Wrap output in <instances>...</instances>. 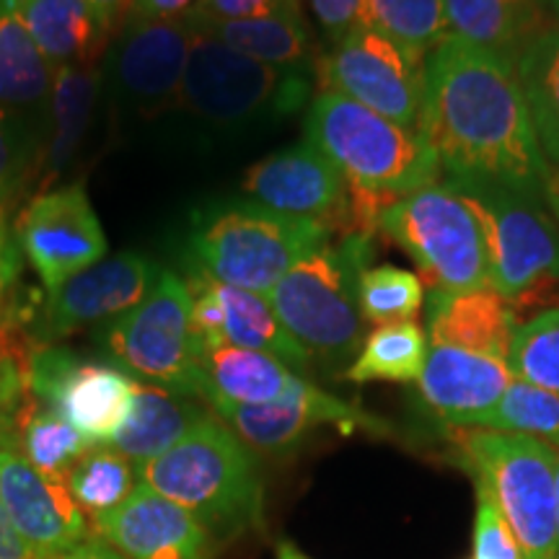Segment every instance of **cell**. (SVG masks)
Returning <instances> with one entry per match:
<instances>
[{"label": "cell", "instance_id": "4316f807", "mask_svg": "<svg viewBox=\"0 0 559 559\" xmlns=\"http://www.w3.org/2000/svg\"><path fill=\"white\" fill-rule=\"evenodd\" d=\"M190 21V19H187ZM198 29L213 34L223 45L247 55L272 68L309 70L311 62V34L300 9L280 11L262 19L239 21H190Z\"/></svg>", "mask_w": 559, "mask_h": 559}, {"label": "cell", "instance_id": "ffe728a7", "mask_svg": "<svg viewBox=\"0 0 559 559\" xmlns=\"http://www.w3.org/2000/svg\"><path fill=\"white\" fill-rule=\"evenodd\" d=\"M91 531L124 559H213L210 531L143 481L122 506L91 521Z\"/></svg>", "mask_w": 559, "mask_h": 559}, {"label": "cell", "instance_id": "44dd1931", "mask_svg": "<svg viewBox=\"0 0 559 559\" xmlns=\"http://www.w3.org/2000/svg\"><path fill=\"white\" fill-rule=\"evenodd\" d=\"M510 383L513 373L506 360L432 345L417 379V394L445 428H466L502 400Z\"/></svg>", "mask_w": 559, "mask_h": 559}, {"label": "cell", "instance_id": "52a82bcc", "mask_svg": "<svg viewBox=\"0 0 559 559\" xmlns=\"http://www.w3.org/2000/svg\"><path fill=\"white\" fill-rule=\"evenodd\" d=\"M306 73L309 70L272 68L247 58L192 26L179 107L213 128H247L262 117L290 115L304 107L311 94Z\"/></svg>", "mask_w": 559, "mask_h": 559}, {"label": "cell", "instance_id": "cb8c5ba5", "mask_svg": "<svg viewBox=\"0 0 559 559\" xmlns=\"http://www.w3.org/2000/svg\"><path fill=\"white\" fill-rule=\"evenodd\" d=\"M205 415V402L198 396L179 394L153 381H135L132 412L111 440V449L140 466L177 445Z\"/></svg>", "mask_w": 559, "mask_h": 559}, {"label": "cell", "instance_id": "83f0119b", "mask_svg": "<svg viewBox=\"0 0 559 559\" xmlns=\"http://www.w3.org/2000/svg\"><path fill=\"white\" fill-rule=\"evenodd\" d=\"M102 73L94 66H62L55 68L50 91V117L52 130L47 148L41 153V181L50 185L68 169L86 138L91 115H94L96 96H99Z\"/></svg>", "mask_w": 559, "mask_h": 559}, {"label": "cell", "instance_id": "d6986e66", "mask_svg": "<svg viewBox=\"0 0 559 559\" xmlns=\"http://www.w3.org/2000/svg\"><path fill=\"white\" fill-rule=\"evenodd\" d=\"M192 24L187 19H124L111 50V73L132 107L143 115L179 104Z\"/></svg>", "mask_w": 559, "mask_h": 559}, {"label": "cell", "instance_id": "c3c4849f", "mask_svg": "<svg viewBox=\"0 0 559 559\" xmlns=\"http://www.w3.org/2000/svg\"><path fill=\"white\" fill-rule=\"evenodd\" d=\"M277 559H309V557H306L304 551L296 547V544L280 542L277 544Z\"/></svg>", "mask_w": 559, "mask_h": 559}, {"label": "cell", "instance_id": "681fc988", "mask_svg": "<svg viewBox=\"0 0 559 559\" xmlns=\"http://www.w3.org/2000/svg\"><path fill=\"white\" fill-rule=\"evenodd\" d=\"M555 500H557V557H559V449L555 445Z\"/></svg>", "mask_w": 559, "mask_h": 559}, {"label": "cell", "instance_id": "7c38bea8", "mask_svg": "<svg viewBox=\"0 0 559 559\" xmlns=\"http://www.w3.org/2000/svg\"><path fill=\"white\" fill-rule=\"evenodd\" d=\"M32 394L91 443H111L132 412L135 381L107 362L81 360L70 349L39 345L29 362Z\"/></svg>", "mask_w": 559, "mask_h": 559}, {"label": "cell", "instance_id": "5b68a950", "mask_svg": "<svg viewBox=\"0 0 559 559\" xmlns=\"http://www.w3.org/2000/svg\"><path fill=\"white\" fill-rule=\"evenodd\" d=\"M373 236L345 234L340 247L309 251L272 288L280 324L313 358L342 366L362 345L358 277L366 270Z\"/></svg>", "mask_w": 559, "mask_h": 559}, {"label": "cell", "instance_id": "e575fe53", "mask_svg": "<svg viewBox=\"0 0 559 559\" xmlns=\"http://www.w3.org/2000/svg\"><path fill=\"white\" fill-rule=\"evenodd\" d=\"M91 449H96V443H91L83 432L75 430L68 419H62L50 407H37L32 412L16 443L21 456L29 461L34 469L50 474V477H68L75 461L86 456Z\"/></svg>", "mask_w": 559, "mask_h": 559}, {"label": "cell", "instance_id": "9a60e30c", "mask_svg": "<svg viewBox=\"0 0 559 559\" xmlns=\"http://www.w3.org/2000/svg\"><path fill=\"white\" fill-rule=\"evenodd\" d=\"M243 190L280 215L349 234V192L342 171L311 143L277 151L249 166Z\"/></svg>", "mask_w": 559, "mask_h": 559}, {"label": "cell", "instance_id": "8992f818", "mask_svg": "<svg viewBox=\"0 0 559 559\" xmlns=\"http://www.w3.org/2000/svg\"><path fill=\"white\" fill-rule=\"evenodd\" d=\"M332 230L288 218L254 200L207 207L194 218L192 257L218 283L270 296L293 264L330 243Z\"/></svg>", "mask_w": 559, "mask_h": 559}, {"label": "cell", "instance_id": "f6af8a7d", "mask_svg": "<svg viewBox=\"0 0 559 559\" xmlns=\"http://www.w3.org/2000/svg\"><path fill=\"white\" fill-rule=\"evenodd\" d=\"M88 5L94 9L96 19L102 21L104 29L111 34L124 19H128L132 0H88Z\"/></svg>", "mask_w": 559, "mask_h": 559}, {"label": "cell", "instance_id": "d6a6232c", "mask_svg": "<svg viewBox=\"0 0 559 559\" xmlns=\"http://www.w3.org/2000/svg\"><path fill=\"white\" fill-rule=\"evenodd\" d=\"M135 464L115 449H91L68 472V487L88 521L122 506L135 489Z\"/></svg>", "mask_w": 559, "mask_h": 559}, {"label": "cell", "instance_id": "f907efd6", "mask_svg": "<svg viewBox=\"0 0 559 559\" xmlns=\"http://www.w3.org/2000/svg\"><path fill=\"white\" fill-rule=\"evenodd\" d=\"M547 3L551 5V11H555L557 16H559V0H547Z\"/></svg>", "mask_w": 559, "mask_h": 559}, {"label": "cell", "instance_id": "d590c367", "mask_svg": "<svg viewBox=\"0 0 559 559\" xmlns=\"http://www.w3.org/2000/svg\"><path fill=\"white\" fill-rule=\"evenodd\" d=\"M358 311L370 324H407L423 311V277L415 272L379 264L366 267L358 277Z\"/></svg>", "mask_w": 559, "mask_h": 559}, {"label": "cell", "instance_id": "277c9868", "mask_svg": "<svg viewBox=\"0 0 559 559\" xmlns=\"http://www.w3.org/2000/svg\"><path fill=\"white\" fill-rule=\"evenodd\" d=\"M459 464L513 528L523 559L557 557L555 445L485 428H449Z\"/></svg>", "mask_w": 559, "mask_h": 559}, {"label": "cell", "instance_id": "b9f144b4", "mask_svg": "<svg viewBox=\"0 0 559 559\" xmlns=\"http://www.w3.org/2000/svg\"><path fill=\"white\" fill-rule=\"evenodd\" d=\"M19 251L16 230H13L9 213H5V202H0V309L5 306L19 280Z\"/></svg>", "mask_w": 559, "mask_h": 559}, {"label": "cell", "instance_id": "9c48e42d", "mask_svg": "<svg viewBox=\"0 0 559 559\" xmlns=\"http://www.w3.org/2000/svg\"><path fill=\"white\" fill-rule=\"evenodd\" d=\"M451 187L485 234L492 290L513 304L559 283V223L547 200L487 185Z\"/></svg>", "mask_w": 559, "mask_h": 559}, {"label": "cell", "instance_id": "7a4b0ae2", "mask_svg": "<svg viewBox=\"0 0 559 559\" xmlns=\"http://www.w3.org/2000/svg\"><path fill=\"white\" fill-rule=\"evenodd\" d=\"M138 481L198 519L210 536L228 539L262 523L264 489L251 449L215 412L160 456L135 466Z\"/></svg>", "mask_w": 559, "mask_h": 559}, {"label": "cell", "instance_id": "6da1fadb", "mask_svg": "<svg viewBox=\"0 0 559 559\" xmlns=\"http://www.w3.org/2000/svg\"><path fill=\"white\" fill-rule=\"evenodd\" d=\"M419 138L436 153L445 185H487L544 200V158L515 60L445 37L425 62Z\"/></svg>", "mask_w": 559, "mask_h": 559}, {"label": "cell", "instance_id": "816d5d0a", "mask_svg": "<svg viewBox=\"0 0 559 559\" xmlns=\"http://www.w3.org/2000/svg\"><path fill=\"white\" fill-rule=\"evenodd\" d=\"M555 559H559V557H555Z\"/></svg>", "mask_w": 559, "mask_h": 559}, {"label": "cell", "instance_id": "7dc6e473", "mask_svg": "<svg viewBox=\"0 0 559 559\" xmlns=\"http://www.w3.org/2000/svg\"><path fill=\"white\" fill-rule=\"evenodd\" d=\"M544 200H547V207L555 215V221L559 223V169L549 171L547 179V192H544Z\"/></svg>", "mask_w": 559, "mask_h": 559}, {"label": "cell", "instance_id": "e0dca14e", "mask_svg": "<svg viewBox=\"0 0 559 559\" xmlns=\"http://www.w3.org/2000/svg\"><path fill=\"white\" fill-rule=\"evenodd\" d=\"M0 502L37 559H55L94 539L68 477L41 474L13 449L0 451Z\"/></svg>", "mask_w": 559, "mask_h": 559}, {"label": "cell", "instance_id": "f5cc1de1", "mask_svg": "<svg viewBox=\"0 0 559 559\" xmlns=\"http://www.w3.org/2000/svg\"><path fill=\"white\" fill-rule=\"evenodd\" d=\"M557 449H559V445H557Z\"/></svg>", "mask_w": 559, "mask_h": 559}, {"label": "cell", "instance_id": "484cf974", "mask_svg": "<svg viewBox=\"0 0 559 559\" xmlns=\"http://www.w3.org/2000/svg\"><path fill=\"white\" fill-rule=\"evenodd\" d=\"M451 37L515 60L549 29L542 0H443Z\"/></svg>", "mask_w": 559, "mask_h": 559}, {"label": "cell", "instance_id": "ba28073f", "mask_svg": "<svg viewBox=\"0 0 559 559\" xmlns=\"http://www.w3.org/2000/svg\"><path fill=\"white\" fill-rule=\"evenodd\" d=\"M379 234L407 251L438 290L492 288L479 221L451 185H430L383 210Z\"/></svg>", "mask_w": 559, "mask_h": 559}, {"label": "cell", "instance_id": "8d00e7d4", "mask_svg": "<svg viewBox=\"0 0 559 559\" xmlns=\"http://www.w3.org/2000/svg\"><path fill=\"white\" fill-rule=\"evenodd\" d=\"M508 368L513 379L559 394V309L544 311L513 332Z\"/></svg>", "mask_w": 559, "mask_h": 559}, {"label": "cell", "instance_id": "74e56055", "mask_svg": "<svg viewBox=\"0 0 559 559\" xmlns=\"http://www.w3.org/2000/svg\"><path fill=\"white\" fill-rule=\"evenodd\" d=\"M472 559H523L521 544L513 528L502 519L495 502L477 492V515H474Z\"/></svg>", "mask_w": 559, "mask_h": 559}, {"label": "cell", "instance_id": "30bf717a", "mask_svg": "<svg viewBox=\"0 0 559 559\" xmlns=\"http://www.w3.org/2000/svg\"><path fill=\"white\" fill-rule=\"evenodd\" d=\"M107 347L132 373L200 400L202 370L192 330V296L177 272H160L148 296L111 321Z\"/></svg>", "mask_w": 559, "mask_h": 559}, {"label": "cell", "instance_id": "3957f363", "mask_svg": "<svg viewBox=\"0 0 559 559\" xmlns=\"http://www.w3.org/2000/svg\"><path fill=\"white\" fill-rule=\"evenodd\" d=\"M306 143L337 166L349 192L400 200L440 179L436 153L419 132L404 130L334 91L313 96L306 115Z\"/></svg>", "mask_w": 559, "mask_h": 559}, {"label": "cell", "instance_id": "d4e9b609", "mask_svg": "<svg viewBox=\"0 0 559 559\" xmlns=\"http://www.w3.org/2000/svg\"><path fill=\"white\" fill-rule=\"evenodd\" d=\"M13 5L52 68L94 66L109 39L88 0H13Z\"/></svg>", "mask_w": 559, "mask_h": 559}, {"label": "cell", "instance_id": "836d02e7", "mask_svg": "<svg viewBox=\"0 0 559 559\" xmlns=\"http://www.w3.org/2000/svg\"><path fill=\"white\" fill-rule=\"evenodd\" d=\"M466 428L515 432L559 445V394L513 379L502 400L485 415L474 417Z\"/></svg>", "mask_w": 559, "mask_h": 559}, {"label": "cell", "instance_id": "2e32d148", "mask_svg": "<svg viewBox=\"0 0 559 559\" xmlns=\"http://www.w3.org/2000/svg\"><path fill=\"white\" fill-rule=\"evenodd\" d=\"M230 430L239 436L251 451L283 456L296 451L313 430L321 425H334L342 432H370V436H389V425L383 419L368 415L360 407L326 394L319 386L306 381L298 391L272 404H210Z\"/></svg>", "mask_w": 559, "mask_h": 559}, {"label": "cell", "instance_id": "7402d4cb", "mask_svg": "<svg viewBox=\"0 0 559 559\" xmlns=\"http://www.w3.org/2000/svg\"><path fill=\"white\" fill-rule=\"evenodd\" d=\"M432 345L459 347L508 362L510 340L519 330L515 304L492 288L438 290L428 300Z\"/></svg>", "mask_w": 559, "mask_h": 559}, {"label": "cell", "instance_id": "ab89813d", "mask_svg": "<svg viewBox=\"0 0 559 559\" xmlns=\"http://www.w3.org/2000/svg\"><path fill=\"white\" fill-rule=\"evenodd\" d=\"M300 9V0H200L190 21H239Z\"/></svg>", "mask_w": 559, "mask_h": 559}, {"label": "cell", "instance_id": "7bdbcfd3", "mask_svg": "<svg viewBox=\"0 0 559 559\" xmlns=\"http://www.w3.org/2000/svg\"><path fill=\"white\" fill-rule=\"evenodd\" d=\"M200 0H132L128 19H187Z\"/></svg>", "mask_w": 559, "mask_h": 559}, {"label": "cell", "instance_id": "f35d334b", "mask_svg": "<svg viewBox=\"0 0 559 559\" xmlns=\"http://www.w3.org/2000/svg\"><path fill=\"white\" fill-rule=\"evenodd\" d=\"M29 169V148L21 138L19 124L0 107V202H5L26 177Z\"/></svg>", "mask_w": 559, "mask_h": 559}, {"label": "cell", "instance_id": "ee69618b", "mask_svg": "<svg viewBox=\"0 0 559 559\" xmlns=\"http://www.w3.org/2000/svg\"><path fill=\"white\" fill-rule=\"evenodd\" d=\"M0 559H37L29 544L21 539L16 526L5 513L3 502H0Z\"/></svg>", "mask_w": 559, "mask_h": 559}, {"label": "cell", "instance_id": "f1b7e54d", "mask_svg": "<svg viewBox=\"0 0 559 559\" xmlns=\"http://www.w3.org/2000/svg\"><path fill=\"white\" fill-rule=\"evenodd\" d=\"M515 70L544 158L559 169V26L531 41L515 58Z\"/></svg>", "mask_w": 559, "mask_h": 559}, {"label": "cell", "instance_id": "4dcf8cb0", "mask_svg": "<svg viewBox=\"0 0 559 559\" xmlns=\"http://www.w3.org/2000/svg\"><path fill=\"white\" fill-rule=\"evenodd\" d=\"M425 360H428V340L415 321L376 326L362 340L358 358L345 368V379L353 383H415L423 373Z\"/></svg>", "mask_w": 559, "mask_h": 559}, {"label": "cell", "instance_id": "f546056e", "mask_svg": "<svg viewBox=\"0 0 559 559\" xmlns=\"http://www.w3.org/2000/svg\"><path fill=\"white\" fill-rule=\"evenodd\" d=\"M55 68L19 19L13 0H0V104L50 102Z\"/></svg>", "mask_w": 559, "mask_h": 559}, {"label": "cell", "instance_id": "4fadbf2b", "mask_svg": "<svg viewBox=\"0 0 559 559\" xmlns=\"http://www.w3.org/2000/svg\"><path fill=\"white\" fill-rule=\"evenodd\" d=\"M13 230L47 293L107 257V236L83 185L37 194L19 213Z\"/></svg>", "mask_w": 559, "mask_h": 559}, {"label": "cell", "instance_id": "ac0fdd59", "mask_svg": "<svg viewBox=\"0 0 559 559\" xmlns=\"http://www.w3.org/2000/svg\"><path fill=\"white\" fill-rule=\"evenodd\" d=\"M158 275L156 264L138 251L104 257L47 293L41 330L47 340H60L102 321L120 319L148 296Z\"/></svg>", "mask_w": 559, "mask_h": 559}, {"label": "cell", "instance_id": "5bb4252c", "mask_svg": "<svg viewBox=\"0 0 559 559\" xmlns=\"http://www.w3.org/2000/svg\"><path fill=\"white\" fill-rule=\"evenodd\" d=\"M185 283L192 296V330L200 355L230 345L267 353L298 373L311 368V355L280 324L267 296L218 283L202 270H194Z\"/></svg>", "mask_w": 559, "mask_h": 559}, {"label": "cell", "instance_id": "8fae6325", "mask_svg": "<svg viewBox=\"0 0 559 559\" xmlns=\"http://www.w3.org/2000/svg\"><path fill=\"white\" fill-rule=\"evenodd\" d=\"M319 91H334L379 111L404 130H415L425 99V62L379 32L358 26L332 52L313 60Z\"/></svg>", "mask_w": 559, "mask_h": 559}, {"label": "cell", "instance_id": "bcb514c9", "mask_svg": "<svg viewBox=\"0 0 559 559\" xmlns=\"http://www.w3.org/2000/svg\"><path fill=\"white\" fill-rule=\"evenodd\" d=\"M55 559H124V557L120 555V551L111 549L109 544H104L102 539H96L94 536V539L83 542L75 549H70V551H66V555H60Z\"/></svg>", "mask_w": 559, "mask_h": 559}, {"label": "cell", "instance_id": "60d3db41", "mask_svg": "<svg viewBox=\"0 0 559 559\" xmlns=\"http://www.w3.org/2000/svg\"><path fill=\"white\" fill-rule=\"evenodd\" d=\"M313 19L319 21L321 32L340 45L349 32L362 24V3L366 0H309Z\"/></svg>", "mask_w": 559, "mask_h": 559}, {"label": "cell", "instance_id": "1f68e13d", "mask_svg": "<svg viewBox=\"0 0 559 559\" xmlns=\"http://www.w3.org/2000/svg\"><path fill=\"white\" fill-rule=\"evenodd\" d=\"M360 26L379 32L417 62H428L449 37L443 0H366Z\"/></svg>", "mask_w": 559, "mask_h": 559}, {"label": "cell", "instance_id": "603a6c76", "mask_svg": "<svg viewBox=\"0 0 559 559\" xmlns=\"http://www.w3.org/2000/svg\"><path fill=\"white\" fill-rule=\"evenodd\" d=\"M202 386L200 400L207 404H272L290 396L304 386L306 379L285 366L283 360L272 358L257 349L221 345L205 349L200 355Z\"/></svg>", "mask_w": 559, "mask_h": 559}]
</instances>
